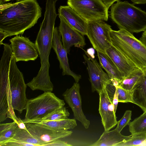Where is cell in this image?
Segmentation results:
<instances>
[{"label": "cell", "mask_w": 146, "mask_h": 146, "mask_svg": "<svg viewBox=\"0 0 146 146\" xmlns=\"http://www.w3.org/2000/svg\"><path fill=\"white\" fill-rule=\"evenodd\" d=\"M70 115L68 110L64 106L55 110L41 121H56L66 119L68 118Z\"/></svg>", "instance_id": "28"}, {"label": "cell", "mask_w": 146, "mask_h": 146, "mask_svg": "<svg viewBox=\"0 0 146 146\" xmlns=\"http://www.w3.org/2000/svg\"><path fill=\"white\" fill-rule=\"evenodd\" d=\"M128 125L131 134L130 136L146 133V112H144L133 121L129 122Z\"/></svg>", "instance_id": "24"}, {"label": "cell", "mask_w": 146, "mask_h": 146, "mask_svg": "<svg viewBox=\"0 0 146 146\" xmlns=\"http://www.w3.org/2000/svg\"><path fill=\"white\" fill-rule=\"evenodd\" d=\"M20 141L41 146L40 142L33 137L27 129L19 128L18 126L15 133L11 138Z\"/></svg>", "instance_id": "26"}, {"label": "cell", "mask_w": 146, "mask_h": 146, "mask_svg": "<svg viewBox=\"0 0 146 146\" xmlns=\"http://www.w3.org/2000/svg\"><path fill=\"white\" fill-rule=\"evenodd\" d=\"M146 146V133L137 134L129 139L121 142L117 146Z\"/></svg>", "instance_id": "27"}, {"label": "cell", "mask_w": 146, "mask_h": 146, "mask_svg": "<svg viewBox=\"0 0 146 146\" xmlns=\"http://www.w3.org/2000/svg\"><path fill=\"white\" fill-rule=\"evenodd\" d=\"M115 87L117 92L119 102L132 103V91L126 90L119 86Z\"/></svg>", "instance_id": "29"}, {"label": "cell", "mask_w": 146, "mask_h": 146, "mask_svg": "<svg viewBox=\"0 0 146 146\" xmlns=\"http://www.w3.org/2000/svg\"><path fill=\"white\" fill-rule=\"evenodd\" d=\"M9 41L16 62L34 61L38 57L39 54L36 44L28 38L17 35L10 39Z\"/></svg>", "instance_id": "11"}, {"label": "cell", "mask_w": 146, "mask_h": 146, "mask_svg": "<svg viewBox=\"0 0 146 146\" xmlns=\"http://www.w3.org/2000/svg\"><path fill=\"white\" fill-rule=\"evenodd\" d=\"M143 71V78L132 90V103L138 106L143 112H146V69Z\"/></svg>", "instance_id": "21"}, {"label": "cell", "mask_w": 146, "mask_h": 146, "mask_svg": "<svg viewBox=\"0 0 146 146\" xmlns=\"http://www.w3.org/2000/svg\"><path fill=\"white\" fill-rule=\"evenodd\" d=\"M8 36L7 34L5 32L0 30V45L3 44V40Z\"/></svg>", "instance_id": "35"}, {"label": "cell", "mask_w": 146, "mask_h": 146, "mask_svg": "<svg viewBox=\"0 0 146 146\" xmlns=\"http://www.w3.org/2000/svg\"><path fill=\"white\" fill-rule=\"evenodd\" d=\"M58 0H46L44 19L35 42L40 58L41 67L36 76L26 84L33 90H40L44 92L53 90V85L49 75V56L57 15L56 5Z\"/></svg>", "instance_id": "1"}, {"label": "cell", "mask_w": 146, "mask_h": 146, "mask_svg": "<svg viewBox=\"0 0 146 146\" xmlns=\"http://www.w3.org/2000/svg\"><path fill=\"white\" fill-rule=\"evenodd\" d=\"M119 70L126 77L137 68L117 49L112 44L106 51Z\"/></svg>", "instance_id": "18"}, {"label": "cell", "mask_w": 146, "mask_h": 146, "mask_svg": "<svg viewBox=\"0 0 146 146\" xmlns=\"http://www.w3.org/2000/svg\"><path fill=\"white\" fill-rule=\"evenodd\" d=\"M17 124L19 128L22 129H27L25 123L23 122L22 120Z\"/></svg>", "instance_id": "39"}, {"label": "cell", "mask_w": 146, "mask_h": 146, "mask_svg": "<svg viewBox=\"0 0 146 146\" xmlns=\"http://www.w3.org/2000/svg\"><path fill=\"white\" fill-rule=\"evenodd\" d=\"M41 9L37 0H22L0 5V30L8 36L22 35L33 27L41 17Z\"/></svg>", "instance_id": "2"}, {"label": "cell", "mask_w": 146, "mask_h": 146, "mask_svg": "<svg viewBox=\"0 0 146 146\" xmlns=\"http://www.w3.org/2000/svg\"><path fill=\"white\" fill-rule=\"evenodd\" d=\"M60 22L58 28L62 44L69 53L71 47L82 48L86 45L84 35L71 26L62 17L59 16Z\"/></svg>", "instance_id": "15"}, {"label": "cell", "mask_w": 146, "mask_h": 146, "mask_svg": "<svg viewBox=\"0 0 146 146\" xmlns=\"http://www.w3.org/2000/svg\"><path fill=\"white\" fill-rule=\"evenodd\" d=\"M143 71L137 68L120 81L117 86L132 91L135 85L143 78Z\"/></svg>", "instance_id": "23"}, {"label": "cell", "mask_w": 146, "mask_h": 146, "mask_svg": "<svg viewBox=\"0 0 146 146\" xmlns=\"http://www.w3.org/2000/svg\"><path fill=\"white\" fill-rule=\"evenodd\" d=\"M110 16L119 29L132 34L146 30V12L127 1L119 0L113 4Z\"/></svg>", "instance_id": "3"}, {"label": "cell", "mask_w": 146, "mask_h": 146, "mask_svg": "<svg viewBox=\"0 0 146 146\" xmlns=\"http://www.w3.org/2000/svg\"><path fill=\"white\" fill-rule=\"evenodd\" d=\"M9 70L8 66L0 67V122L9 118L17 123L21 119L17 117L12 108L8 79Z\"/></svg>", "instance_id": "10"}, {"label": "cell", "mask_w": 146, "mask_h": 146, "mask_svg": "<svg viewBox=\"0 0 146 146\" xmlns=\"http://www.w3.org/2000/svg\"><path fill=\"white\" fill-rule=\"evenodd\" d=\"M67 142L58 139L53 142L46 144L44 146H72Z\"/></svg>", "instance_id": "32"}, {"label": "cell", "mask_w": 146, "mask_h": 146, "mask_svg": "<svg viewBox=\"0 0 146 146\" xmlns=\"http://www.w3.org/2000/svg\"><path fill=\"white\" fill-rule=\"evenodd\" d=\"M116 88L111 82L105 86L99 95V113L105 131H108L117 124L113 103Z\"/></svg>", "instance_id": "9"}, {"label": "cell", "mask_w": 146, "mask_h": 146, "mask_svg": "<svg viewBox=\"0 0 146 146\" xmlns=\"http://www.w3.org/2000/svg\"><path fill=\"white\" fill-rule=\"evenodd\" d=\"M58 15L63 17L73 28L83 35H87L88 22L69 5L61 6Z\"/></svg>", "instance_id": "17"}, {"label": "cell", "mask_w": 146, "mask_h": 146, "mask_svg": "<svg viewBox=\"0 0 146 146\" xmlns=\"http://www.w3.org/2000/svg\"><path fill=\"white\" fill-rule=\"evenodd\" d=\"M13 0H0V4L2 3L3 2H7Z\"/></svg>", "instance_id": "40"}, {"label": "cell", "mask_w": 146, "mask_h": 146, "mask_svg": "<svg viewBox=\"0 0 146 146\" xmlns=\"http://www.w3.org/2000/svg\"><path fill=\"white\" fill-rule=\"evenodd\" d=\"M131 137L122 135L115 128L111 131H104L97 141L89 145L117 146L118 144L129 139Z\"/></svg>", "instance_id": "20"}, {"label": "cell", "mask_w": 146, "mask_h": 146, "mask_svg": "<svg viewBox=\"0 0 146 146\" xmlns=\"http://www.w3.org/2000/svg\"><path fill=\"white\" fill-rule=\"evenodd\" d=\"M83 50L87 56L85 54L83 55L87 65L92 91H96L99 94L105 86L111 82L108 75L103 70L100 64L96 59L92 58L86 51Z\"/></svg>", "instance_id": "13"}, {"label": "cell", "mask_w": 146, "mask_h": 146, "mask_svg": "<svg viewBox=\"0 0 146 146\" xmlns=\"http://www.w3.org/2000/svg\"><path fill=\"white\" fill-rule=\"evenodd\" d=\"M97 52L100 64L108 75L111 82L115 81L119 82L125 77V75L119 70L105 52Z\"/></svg>", "instance_id": "19"}, {"label": "cell", "mask_w": 146, "mask_h": 146, "mask_svg": "<svg viewBox=\"0 0 146 146\" xmlns=\"http://www.w3.org/2000/svg\"><path fill=\"white\" fill-rule=\"evenodd\" d=\"M112 44L138 68L146 69V46L127 31L119 29L110 32Z\"/></svg>", "instance_id": "4"}, {"label": "cell", "mask_w": 146, "mask_h": 146, "mask_svg": "<svg viewBox=\"0 0 146 146\" xmlns=\"http://www.w3.org/2000/svg\"><path fill=\"white\" fill-rule=\"evenodd\" d=\"M38 123L55 130L57 131L67 130L73 129L77 126L75 119H66L52 121H41Z\"/></svg>", "instance_id": "22"}, {"label": "cell", "mask_w": 146, "mask_h": 146, "mask_svg": "<svg viewBox=\"0 0 146 146\" xmlns=\"http://www.w3.org/2000/svg\"><path fill=\"white\" fill-rule=\"evenodd\" d=\"M52 48L55 52L60 63V68L62 69V75L72 77L75 82L78 83L81 78V75L76 74L70 68L67 57L68 52L64 47L61 41V36L58 28H54Z\"/></svg>", "instance_id": "16"}, {"label": "cell", "mask_w": 146, "mask_h": 146, "mask_svg": "<svg viewBox=\"0 0 146 146\" xmlns=\"http://www.w3.org/2000/svg\"><path fill=\"white\" fill-rule=\"evenodd\" d=\"M106 6L108 10L110 7L111 6L113 3L119 0H100Z\"/></svg>", "instance_id": "33"}, {"label": "cell", "mask_w": 146, "mask_h": 146, "mask_svg": "<svg viewBox=\"0 0 146 146\" xmlns=\"http://www.w3.org/2000/svg\"><path fill=\"white\" fill-rule=\"evenodd\" d=\"M118 102V96L117 91L116 89L115 91V92L113 99V103L114 107V111L115 112V113L116 110H117V105Z\"/></svg>", "instance_id": "34"}, {"label": "cell", "mask_w": 146, "mask_h": 146, "mask_svg": "<svg viewBox=\"0 0 146 146\" xmlns=\"http://www.w3.org/2000/svg\"><path fill=\"white\" fill-rule=\"evenodd\" d=\"M65 103L51 92H44L37 97L28 99L24 123L41 121L55 110L64 106Z\"/></svg>", "instance_id": "5"}, {"label": "cell", "mask_w": 146, "mask_h": 146, "mask_svg": "<svg viewBox=\"0 0 146 146\" xmlns=\"http://www.w3.org/2000/svg\"><path fill=\"white\" fill-rule=\"evenodd\" d=\"M29 133L40 143L41 146L71 135V131H57L43 124L35 122L25 123Z\"/></svg>", "instance_id": "12"}, {"label": "cell", "mask_w": 146, "mask_h": 146, "mask_svg": "<svg viewBox=\"0 0 146 146\" xmlns=\"http://www.w3.org/2000/svg\"><path fill=\"white\" fill-rule=\"evenodd\" d=\"M18 125L16 122L0 124V143L11 139L14 135Z\"/></svg>", "instance_id": "25"}, {"label": "cell", "mask_w": 146, "mask_h": 146, "mask_svg": "<svg viewBox=\"0 0 146 146\" xmlns=\"http://www.w3.org/2000/svg\"><path fill=\"white\" fill-rule=\"evenodd\" d=\"M80 88L79 84L75 82L70 88L66 90L62 96L72 110L74 119L80 121L86 129H88L90 122L86 119L82 110Z\"/></svg>", "instance_id": "14"}, {"label": "cell", "mask_w": 146, "mask_h": 146, "mask_svg": "<svg viewBox=\"0 0 146 146\" xmlns=\"http://www.w3.org/2000/svg\"><path fill=\"white\" fill-rule=\"evenodd\" d=\"M67 3L87 22L108 20V10L100 0H68Z\"/></svg>", "instance_id": "7"}, {"label": "cell", "mask_w": 146, "mask_h": 146, "mask_svg": "<svg viewBox=\"0 0 146 146\" xmlns=\"http://www.w3.org/2000/svg\"><path fill=\"white\" fill-rule=\"evenodd\" d=\"M0 146H36V145L21 142L11 139L2 143H0Z\"/></svg>", "instance_id": "31"}, {"label": "cell", "mask_w": 146, "mask_h": 146, "mask_svg": "<svg viewBox=\"0 0 146 146\" xmlns=\"http://www.w3.org/2000/svg\"><path fill=\"white\" fill-rule=\"evenodd\" d=\"M111 26L101 20L88 22L87 36L96 51L105 52L112 45Z\"/></svg>", "instance_id": "8"}, {"label": "cell", "mask_w": 146, "mask_h": 146, "mask_svg": "<svg viewBox=\"0 0 146 146\" xmlns=\"http://www.w3.org/2000/svg\"><path fill=\"white\" fill-rule=\"evenodd\" d=\"M132 111L127 110L125 112L121 119L117 121V126L116 128L118 132H120L123 128L128 124L131 120Z\"/></svg>", "instance_id": "30"}, {"label": "cell", "mask_w": 146, "mask_h": 146, "mask_svg": "<svg viewBox=\"0 0 146 146\" xmlns=\"http://www.w3.org/2000/svg\"><path fill=\"white\" fill-rule=\"evenodd\" d=\"M86 52L92 58H94L95 51L94 48H91L88 49Z\"/></svg>", "instance_id": "36"}, {"label": "cell", "mask_w": 146, "mask_h": 146, "mask_svg": "<svg viewBox=\"0 0 146 146\" xmlns=\"http://www.w3.org/2000/svg\"><path fill=\"white\" fill-rule=\"evenodd\" d=\"M13 55L10 63L9 73V86L13 110L20 113L25 110L27 101L25 84L23 73L19 70Z\"/></svg>", "instance_id": "6"}, {"label": "cell", "mask_w": 146, "mask_h": 146, "mask_svg": "<svg viewBox=\"0 0 146 146\" xmlns=\"http://www.w3.org/2000/svg\"><path fill=\"white\" fill-rule=\"evenodd\" d=\"M131 1L134 4H146V0H131Z\"/></svg>", "instance_id": "38"}, {"label": "cell", "mask_w": 146, "mask_h": 146, "mask_svg": "<svg viewBox=\"0 0 146 146\" xmlns=\"http://www.w3.org/2000/svg\"><path fill=\"white\" fill-rule=\"evenodd\" d=\"M139 40L146 46V30L143 33Z\"/></svg>", "instance_id": "37"}]
</instances>
